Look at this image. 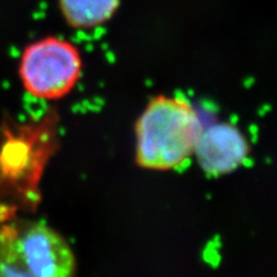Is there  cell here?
I'll use <instances>...</instances> for the list:
<instances>
[{
    "label": "cell",
    "instance_id": "1",
    "mask_svg": "<svg viewBox=\"0 0 277 277\" xmlns=\"http://www.w3.org/2000/svg\"><path fill=\"white\" fill-rule=\"evenodd\" d=\"M202 124L186 100L156 96L137 121L135 161L156 171L176 169L194 152Z\"/></svg>",
    "mask_w": 277,
    "mask_h": 277
},
{
    "label": "cell",
    "instance_id": "2",
    "mask_svg": "<svg viewBox=\"0 0 277 277\" xmlns=\"http://www.w3.org/2000/svg\"><path fill=\"white\" fill-rule=\"evenodd\" d=\"M75 256L66 239L43 223L14 222L0 228V275L68 277Z\"/></svg>",
    "mask_w": 277,
    "mask_h": 277
},
{
    "label": "cell",
    "instance_id": "3",
    "mask_svg": "<svg viewBox=\"0 0 277 277\" xmlns=\"http://www.w3.org/2000/svg\"><path fill=\"white\" fill-rule=\"evenodd\" d=\"M82 59L78 48L67 41L46 37L24 50L20 78L31 95L58 99L74 88L81 75Z\"/></svg>",
    "mask_w": 277,
    "mask_h": 277
},
{
    "label": "cell",
    "instance_id": "4",
    "mask_svg": "<svg viewBox=\"0 0 277 277\" xmlns=\"http://www.w3.org/2000/svg\"><path fill=\"white\" fill-rule=\"evenodd\" d=\"M194 152L203 171L217 177L240 166L247 158L249 144L237 127L223 123L202 130Z\"/></svg>",
    "mask_w": 277,
    "mask_h": 277
},
{
    "label": "cell",
    "instance_id": "5",
    "mask_svg": "<svg viewBox=\"0 0 277 277\" xmlns=\"http://www.w3.org/2000/svg\"><path fill=\"white\" fill-rule=\"evenodd\" d=\"M67 22L74 28H93L111 19L119 0H59Z\"/></svg>",
    "mask_w": 277,
    "mask_h": 277
}]
</instances>
